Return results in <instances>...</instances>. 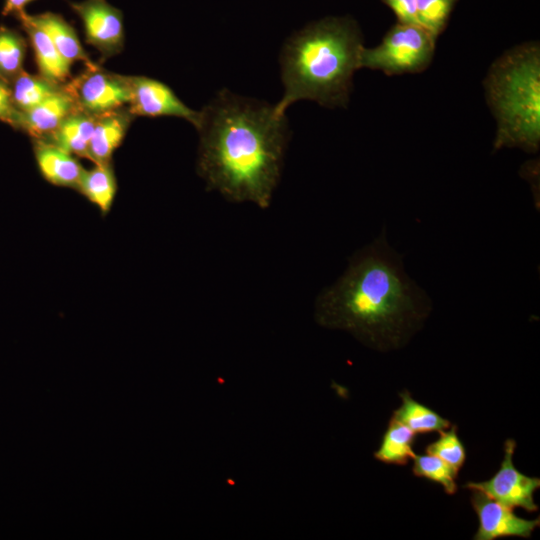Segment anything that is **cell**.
Returning <instances> with one entry per match:
<instances>
[{"instance_id":"obj_2","label":"cell","mask_w":540,"mask_h":540,"mask_svg":"<svg viewBox=\"0 0 540 540\" xmlns=\"http://www.w3.org/2000/svg\"><path fill=\"white\" fill-rule=\"evenodd\" d=\"M431 310L430 297L406 273L385 229L350 258L342 276L317 299L320 320L349 329L382 351L407 343Z\"/></svg>"},{"instance_id":"obj_13","label":"cell","mask_w":540,"mask_h":540,"mask_svg":"<svg viewBox=\"0 0 540 540\" xmlns=\"http://www.w3.org/2000/svg\"><path fill=\"white\" fill-rule=\"evenodd\" d=\"M33 151L42 176L51 184L76 189L84 168L71 153L53 143L32 139Z\"/></svg>"},{"instance_id":"obj_7","label":"cell","mask_w":540,"mask_h":540,"mask_svg":"<svg viewBox=\"0 0 540 540\" xmlns=\"http://www.w3.org/2000/svg\"><path fill=\"white\" fill-rule=\"evenodd\" d=\"M515 448V440L507 439L504 443V457L498 471L488 480L468 482L464 487L479 490L511 508H522L534 512L538 510L534 493L540 487V479L527 476L514 466Z\"/></svg>"},{"instance_id":"obj_12","label":"cell","mask_w":540,"mask_h":540,"mask_svg":"<svg viewBox=\"0 0 540 540\" xmlns=\"http://www.w3.org/2000/svg\"><path fill=\"white\" fill-rule=\"evenodd\" d=\"M134 118L128 107L96 116L88 159L94 164H111L112 155L124 140Z\"/></svg>"},{"instance_id":"obj_1","label":"cell","mask_w":540,"mask_h":540,"mask_svg":"<svg viewBox=\"0 0 540 540\" xmlns=\"http://www.w3.org/2000/svg\"><path fill=\"white\" fill-rule=\"evenodd\" d=\"M197 172L209 190L267 208L278 185L289 128L274 105L219 91L200 110Z\"/></svg>"},{"instance_id":"obj_18","label":"cell","mask_w":540,"mask_h":540,"mask_svg":"<svg viewBox=\"0 0 540 540\" xmlns=\"http://www.w3.org/2000/svg\"><path fill=\"white\" fill-rule=\"evenodd\" d=\"M77 191L96 205L103 214L109 212L117 191L112 165L95 164L92 169H85Z\"/></svg>"},{"instance_id":"obj_20","label":"cell","mask_w":540,"mask_h":540,"mask_svg":"<svg viewBox=\"0 0 540 540\" xmlns=\"http://www.w3.org/2000/svg\"><path fill=\"white\" fill-rule=\"evenodd\" d=\"M415 433L401 422L390 418L375 459L386 464L406 465L414 456Z\"/></svg>"},{"instance_id":"obj_14","label":"cell","mask_w":540,"mask_h":540,"mask_svg":"<svg viewBox=\"0 0 540 540\" xmlns=\"http://www.w3.org/2000/svg\"><path fill=\"white\" fill-rule=\"evenodd\" d=\"M19 14L41 29L69 63L82 62L86 66L93 62L82 47L77 32L62 15L50 11L36 15L26 11Z\"/></svg>"},{"instance_id":"obj_11","label":"cell","mask_w":540,"mask_h":540,"mask_svg":"<svg viewBox=\"0 0 540 540\" xmlns=\"http://www.w3.org/2000/svg\"><path fill=\"white\" fill-rule=\"evenodd\" d=\"M76 109L79 108L65 87L61 92L32 108L14 109L6 124L26 133L31 140H44Z\"/></svg>"},{"instance_id":"obj_19","label":"cell","mask_w":540,"mask_h":540,"mask_svg":"<svg viewBox=\"0 0 540 540\" xmlns=\"http://www.w3.org/2000/svg\"><path fill=\"white\" fill-rule=\"evenodd\" d=\"M11 96L16 110H27L61 92L65 85L54 83L38 74L23 70L11 83Z\"/></svg>"},{"instance_id":"obj_25","label":"cell","mask_w":540,"mask_h":540,"mask_svg":"<svg viewBox=\"0 0 540 540\" xmlns=\"http://www.w3.org/2000/svg\"><path fill=\"white\" fill-rule=\"evenodd\" d=\"M385 2L395 12L400 23L422 27L418 18L416 0H385Z\"/></svg>"},{"instance_id":"obj_22","label":"cell","mask_w":540,"mask_h":540,"mask_svg":"<svg viewBox=\"0 0 540 540\" xmlns=\"http://www.w3.org/2000/svg\"><path fill=\"white\" fill-rule=\"evenodd\" d=\"M412 472L415 476L425 478L441 485L446 494L457 492L458 471L433 454H414Z\"/></svg>"},{"instance_id":"obj_16","label":"cell","mask_w":540,"mask_h":540,"mask_svg":"<svg viewBox=\"0 0 540 540\" xmlns=\"http://www.w3.org/2000/svg\"><path fill=\"white\" fill-rule=\"evenodd\" d=\"M96 116L76 109L46 139L77 157L88 159V150Z\"/></svg>"},{"instance_id":"obj_9","label":"cell","mask_w":540,"mask_h":540,"mask_svg":"<svg viewBox=\"0 0 540 540\" xmlns=\"http://www.w3.org/2000/svg\"><path fill=\"white\" fill-rule=\"evenodd\" d=\"M131 85L128 109L135 117H177L197 127L200 111L188 107L166 84L146 76H131Z\"/></svg>"},{"instance_id":"obj_8","label":"cell","mask_w":540,"mask_h":540,"mask_svg":"<svg viewBox=\"0 0 540 540\" xmlns=\"http://www.w3.org/2000/svg\"><path fill=\"white\" fill-rule=\"evenodd\" d=\"M68 4L82 22L86 43L101 54L102 60L122 52L125 28L120 9L107 0L69 1Z\"/></svg>"},{"instance_id":"obj_26","label":"cell","mask_w":540,"mask_h":540,"mask_svg":"<svg viewBox=\"0 0 540 540\" xmlns=\"http://www.w3.org/2000/svg\"><path fill=\"white\" fill-rule=\"evenodd\" d=\"M14 109L10 84L0 78V121L6 123Z\"/></svg>"},{"instance_id":"obj_6","label":"cell","mask_w":540,"mask_h":540,"mask_svg":"<svg viewBox=\"0 0 540 540\" xmlns=\"http://www.w3.org/2000/svg\"><path fill=\"white\" fill-rule=\"evenodd\" d=\"M65 87L77 107L94 116L128 107L131 100V76L108 71L92 62Z\"/></svg>"},{"instance_id":"obj_15","label":"cell","mask_w":540,"mask_h":540,"mask_svg":"<svg viewBox=\"0 0 540 540\" xmlns=\"http://www.w3.org/2000/svg\"><path fill=\"white\" fill-rule=\"evenodd\" d=\"M15 17L28 36L39 74L54 83L65 85L72 78V64L60 54L41 29L30 23L21 14Z\"/></svg>"},{"instance_id":"obj_17","label":"cell","mask_w":540,"mask_h":540,"mask_svg":"<svg viewBox=\"0 0 540 540\" xmlns=\"http://www.w3.org/2000/svg\"><path fill=\"white\" fill-rule=\"evenodd\" d=\"M402 403L391 416L415 434L441 432L451 426L450 421L433 409L414 400L408 391L399 394Z\"/></svg>"},{"instance_id":"obj_24","label":"cell","mask_w":540,"mask_h":540,"mask_svg":"<svg viewBox=\"0 0 540 540\" xmlns=\"http://www.w3.org/2000/svg\"><path fill=\"white\" fill-rule=\"evenodd\" d=\"M453 0H416L421 26L435 38L443 29Z\"/></svg>"},{"instance_id":"obj_5","label":"cell","mask_w":540,"mask_h":540,"mask_svg":"<svg viewBox=\"0 0 540 540\" xmlns=\"http://www.w3.org/2000/svg\"><path fill=\"white\" fill-rule=\"evenodd\" d=\"M435 37L426 29L398 23L374 48H363L361 68L380 70L387 75L415 73L430 63Z\"/></svg>"},{"instance_id":"obj_23","label":"cell","mask_w":540,"mask_h":540,"mask_svg":"<svg viewBox=\"0 0 540 540\" xmlns=\"http://www.w3.org/2000/svg\"><path fill=\"white\" fill-rule=\"evenodd\" d=\"M439 434L438 439L426 446V453L439 457L459 472L466 461V449L458 436L457 426L453 425Z\"/></svg>"},{"instance_id":"obj_3","label":"cell","mask_w":540,"mask_h":540,"mask_svg":"<svg viewBox=\"0 0 540 540\" xmlns=\"http://www.w3.org/2000/svg\"><path fill=\"white\" fill-rule=\"evenodd\" d=\"M363 48L360 31L348 18H325L295 32L279 56L284 92L274 105L277 113L286 115L299 100L345 107Z\"/></svg>"},{"instance_id":"obj_10","label":"cell","mask_w":540,"mask_h":540,"mask_svg":"<svg viewBox=\"0 0 540 540\" xmlns=\"http://www.w3.org/2000/svg\"><path fill=\"white\" fill-rule=\"evenodd\" d=\"M471 504L477 514L479 526L474 540H494L504 537L529 538L540 525L539 517L528 520L517 516L506 506L479 490H471Z\"/></svg>"},{"instance_id":"obj_4","label":"cell","mask_w":540,"mask_h":540,"mask_svg":"<svg viewBox=\"0 0 540 540\" xmlns=\"http://www.w3.org/2000/svg\"><path fill=\"white\" fill-rule=\"evenodd\" d=\"M487 102L496 119L494 150L537 152L540 144V50L537 43L517 46L490 67Z\"/></svg>"},{"instance_id":"obj_21","label":"cell","mask_w":540,"mask_h":540,"mask_svg":"<svg viewBox=\"0 0 540 540\" xmlns=\"http://www.w3.org/2000/svg\"><path fill=\"white\" fill-rule=\"evenodd\" d=\"M26 39L16 30L0 26V78L9 84L24 70Z\"/></svg>"},{"instance_id":"obj_27","label":"cell","mask_w":540,"mask_h":540,"mask_svg":"<svg viewBox=\"0 0 540 540\" xmlns=\"http://www.w3.org/2000/svg\"><path fill=\"white\" fill-rule=\"evenodd\" d=\"M35 0H5L2 9V15H18L25 11V7Z\"/></svg>"}]
</instances>
